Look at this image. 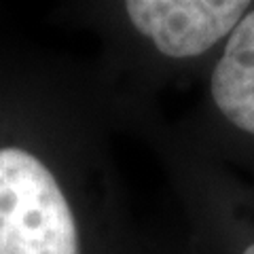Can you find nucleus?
<instances>
[{
  "label": "nucleus",
  "mask_w": 254,
  "mask_h": 254,
  "mask_svg": "<svg viewBox=\"0 0 254 254\" xmlns=\"http://www.w3.org/2000/svg\"><path fill=\"white\" fill-rule=\"evenodd\" d=\"M242 254H254V244H248V246H246V250H244Z\"/></svg>",
  "instance_id": "4"
},
{
  "label": "nucleus",
  "mask_w": 254,
  "mask_h": 254,
  "mask_svg": "<svg viewBox=\"0 0 254 254\" xmlns=\"http://www.w3.org/2000/svg\"><path fill=\"white\" fill-rule=\"evenodd\" d=\"M212 102L229 123L254 133V9L227 38L210 78Z\"/></svg>",
  "instance_id": "3"
},
{
  "label": "nucleus",
  "mask_w": 254,
  "mask_h": 254,
  "mask_svg": "<svg viewBox=\"0 0 254 254\" xmlns=\"http://www.w3.org/2000/svg\"><path fill=\"white\" fill-rule=\"evenodd\" d=\"M53 110L41 74L0 55V254H85Z\"/></svg>",
  "instance_id": "1"
},
{
  "label": "nucleus",
  "mask_w": 254,
  "mask_h": 254,
  "mask_svg": "<svg viewBox=\"0 0 254 254\" xmlns=\"http://www.w3.org/2000/svg\"><path fill=\"white\" fill-rule=\"evenodd\" d=\"M129 23L174 60H190L231 36L250 11L248 0H129Z\"/></svg>",
  "instance_id": "2"
}]
</instances>
